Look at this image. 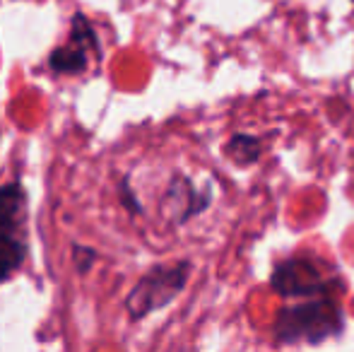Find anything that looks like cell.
<instances>
[{"instance_id":"6da1fadb","label":"cell","mask_w":354,"mask_h":352,"mask_svg":"<svg viewBox=\"0 0 354 352\" xmlns=\"http://www.w3.org/2000/svg\"><path fill=\"white\" fill-rule=\"evenodd\" d=\"M345 331L340 295L301 297L277 311L272 338L277 345H318Z\"/></svg>"},{"instance_id":"7a4b0ae2","label":"cell","mask_w":354,"mask_h":352,"mask_svg":"<svg viewBox=\"0 0 354 352\" xmlns=\"http://www.w3.org/2000/svg\"><path fill=\"white\" fill-rule=\"evenodd\" d=\"M29 254V201L19 181L0 186V285L22 268Z\"/></svg>"},{"instance_id":"3957f363","label":"cell","mask_w":354,"mask_h":352,"mask_svg":"<svg viewBox=\"0 0 354 352\" xmlns=\"http://www.w3.org/2000/svg\"><path fill=\"white\" fill-rule=\"evenodd\" d=\"M191 270V261H171V263H157L149 268L126 297V311L131 314V319L142 321L171 304L188 285Z\"/></svg>"},{"instance_id":"277c9868","label":"cell","mask_w":354,"mask_h":352,"mask_svg":"<svg viewBox=\"0 0 354 352\" xmlns=\"http://www.w3.org/2000/svg\"><path fill=\"white\" fill-rule=\"evenodd\" d=\"M270 287L284 299L337 295L340 277H337L335 268L328 266L318 256H292L275 266Z\"/></svg>"},{"instance_id":"5b68a950","label":"cell","mask_w":354,"mask_h":352,"mask_svg":"<svg viewBox=\"0 0 354 352\" xmlns=\"http://www.w3.org/2000/svg\"><path fill=\"white\" fill-rule=\"evenodd\" d=\"M102 58L99 37L94 32L92 22L84 12H75L71 22V37L66 46H58L48 56V71L56 75H82L89 68V58Z\"/></svg>"},{"instance_id":"8992f818","label":"cell","mask_w":354,"mask_h":352,"mask_svg":"<svg viewBox=\"0 0 354 352\" xmlns=\"http://www.w3.org/2000/svg\"><path fill=\"white\" fill-rule=\"evenodd\" d=\"M212 203L210 188H198L188 176H174L167 186L162 201V210L169 220L176 227L186 225L188 220H193L196 215H201L203 210H207Z\"/></svg>"},{"instance_id":"52a82bcc","label":"cell","mask_w":354,"mask_h":352,"mask_svg":"<svg viewBox=\"0 0 354 352\" xmlns=\"http://www.w3.org/2000/svg\"><path fill=\"white\" fill-rule=\"evenodd\" d=\"M263 142L256 136H246V133H236V136L229 138V142L224 145V155L234 162V165H256L261 160Z\"/></svg>"},{"instance_id":"ba28073f","label":"cell","mask_w":354,"mask_h":352,"mask_svg":"<svg viewBox=\"0 0 354 352\" xmlns=\"http://www.w3.org/2000/svg\"><path fill=\"white\" fill-rule=\"evenodd\" d=\"M99 261V254L89 246H82V244H73V266L80 275L92 270V266Z\"/></svg>"},{"instance_id":"9c48e42d","label":"cell","mask_w":354,"mask_h":352,"mask_svg":"<svg viewBox=\"0 0 354 352\" xmlns=\"http://www.w3.org/2000/svg\"><path fill=\"white\" fill-rule=\"evenodd\" d=\"M118 198H121L123 207H126L128 212H133V215H142V205L136 198V193H133L131 181H128V178H121V183H118Z\"/></svg>"}]
</instances>
